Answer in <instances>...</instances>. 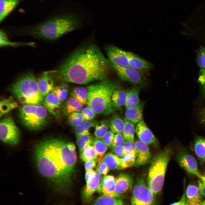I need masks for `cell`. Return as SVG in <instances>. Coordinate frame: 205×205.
Returning a JSON list of instances; mask_svg holds the SVG:
<instances>
[{"label": "cell", "instance_id": "cell-38", "mask_svg": "<svg viewBox=\"0 0 205 205\" xmlns=\"http://www.w3.org/2000/svg\"><path fill=\"white\" fill-rule=\"evenodd\" d=\"M91 144L96 151L97 157H103L108 147L103 142L102 139L96 137L94 138Z\"/></svg>", "mask_w": 205, "mask_h": 205}, {"label": "cell", "instance_id": "cell-51", "mask_svg": "<svg viewBox=\"0 0 205 205\" xmlns=\"http://www.w3.org/2000/svg\"><path fill=\"white\" fill-rule=\"evenodd\" d=\"M112 148V152L118 157L121 158L124 155L122 145Z\"/></svg>", "mask_w": 205, "mask_h": 205}, {"label": "cell", "instance_id": "cell-26", "mask_svg": "<svg viewBox=\"0 0 205 205\" xmlns=\"http://www.w3.org/2000/svg\"><path fill=\"white\" fill-rule=\"evenodd\" d=\"M82 107L83 104L72 97L68 99L64 104L63 112L65 115H69L73 113L80 111Z\"/></svg>", "mask_w": 205, "mask_h": 205}, {"label": "cell", "instance_id": "cell-8", "mask_svg": "<svg viewBox=\"0 0 205 205\" xmlns=\"http://www.w3.org/2000/svg\"><path fill=\"white\" fill-rule=\"evenodd\" d=\"M154 194L144 178H139L133 189L131 199L132 205H156Z\"/></svg>", "mask_w": 205, "mask_h": 205}, {"label": "cell", "instance_id": "cell-40", "mask_svg": "<svg viewBox=\"0 0 205 205\" xmlns=\"http://www.w3.org/2000/svg\"><path fill=\"white\" fill-rule=\"evenodd\" d=\"M122 146L124 155H130L137 157L138 151L135 142L126 140Z\"/></svg>", "mask_w": 205, "mask_h": 205}, {"label": "cell", "instance_id": "cell-19", "mask_svg": "<svg viewBox=\"0 0 205 205\" xmlns=\"http://www.w3.org/2000/svg\"><path fill=\"white\" fill-rule=\"evenodd\" d=\"M125 53L128 59L129 67L138 70L148 69L152 67V65L150 63L134 53L125 51Z\"/></svg>", "mask_w": 205, "mask_h": 205}, {"label": "cell", "instance_id": "cell-34", "mask_svg": "<svg viewBox=\"0 0 205 205\" xmlns=\"http://www.w3.org/2000/svg\"><path fill=\"white\" fill-rule=\"evenodd\" d=\"M124 125L122 134L126 140L135 142L134 135L135 132L134 124L126 118L124 119Z\"/></svg>", "mask_w": 205, "mask_h": 205}, {"label": "cell", "instance_id": "cell-25", "mask_svg": "<svg viewBox=\"0 0 205 205\" xmlns=\"http://www.w3.org/2000/svg\"><path fill=\"white\" fill-rule=\"evenodd\" d=\"M20 0H0V21L1 22L15 8Z\"/></svg>", "mask_w": 205, "mask_h": 205}, {"label": "cell", "instance_id": "cell-2", "mask_svg": "<svg viewBox=\"0 0 205 205\" xmlns=\"http://www.w3.org/2000/svg\"><path fill=\"white\" fill-rule=\"evenodd\" d=\"M110 66L99 49L91 44L75 51L53 73L61 81L85 85L106 79Z\"/></svg>", "mask_w": 205, "mask_h": 205}, {"label": "cell", "instance_id": "cell-23", "mask_svg": "<svg viewBox=\"0 0 205 205\" xmlns=\"http://www.w3.org/2000/svg\"><path fill=\"white\" fill-rule=\"evenodd\" d=\"M126 93L124 89L118 87L113 91L111 97V101L114 109H120L125 105Z\"/></svg>", "mask_w": 205, "mask_h": 205}, {"label": "cell", "instance_id": "cell-11", "mask_svg": "<svg viewBox=\"0 0 205 205\" xmlns=\"http://www.w3.org/2000/svg\"><path fill=\"white\" fill-rule=\"evenodd\" d=\"M118 76L123 80L136 84L144 83V77L138 70L130 67H123L111 65Z\"/></svg>", "mask_w": 205, "mask_h": 205}, {"label": "cell", "instance_id": "cell-56", "mask_svg": "<svg viewBox=\"0 0 205 205\" xmlns=\"http://www.w3.org/2000/svg\"><path fill=\"white\" fill-rule=\"evenodd\" d=\"M200 179L205 181V175H202Z\"/></svg>", "mask_w": 205, "mask_h": 205}, {"label": "cell", "instance_id": "cell-13", "mask_svg": "<svg viewBox=\"0 0 205 205\" xmlns=\"http://www.w3.org/2000/svg\"><path fill=\"white\" fill-rule=\"evenodd\" d=\"M115 182L113 176L104 175L101 179L97 191L101 196L119 198L115 191Z\"/></svg>", "mask_w": 205, "mask_h": 205}, {"label": "cell", "instance_id": "cell-3", "mask_svg": "<svg viewBox=\"0 0 205 205\" xmlns=\"http://www.w3.org/2000/svg\"><path fill=\"white\" fill-rule=\"evenodd\" d=\"M118 87L116 83L106 79L87 87V106L96 114L108 115L112 113L111 97L114 90Z\"/></svg>", "mask_w": 205, "mask_h": 205}, {"label": "cell", "instance_id": "cell-20", "mask_svg": "<svg viewBox=\"0 0 205 205\" xmlns=\"http://www.w3.org/2000/svg\"><path fill=\"white\" fill-rule=\"evenodd\" d=\"M101 179L100 175L96 171L92 177L86 182V185L83 191V196L85 200L86 201L89 200L93 194L97 190Z\"/></svg>", "mask_w": 205, "mask_h": 205}, {"label": "cell", "instance_id": "cell-32", "mask_svg": "<svg viewBox=\"0 0 205 205\" xmlns=\"http://www.w3.org/2000/svg\"><path fill=\"white\" fill-rule=\"evenodd\" d=\"M18 106L16 101L12 98H9L1 101L0 116L1 117Z\"/></svg>", "mask_w": 205, "mask_h": 205}, {"label": "cell", "instance_id": "cell-10", "mask_svg": "<svg viewBox=\"0 0 205 205\" xmlns=\"http://www.w3.org/2000/svg\"><path fill=\"white\" fill-rule=\"evenodd\" d=\"M177 158L180 166L186 172L195 175L199 179L202 177V175L199 170L196 159L186 151L184 150L181 151Z\"/></svg>", "mask_w": 205, "mask_h": 205}, {"label": "cell", "instance_id": "cell-30", "mask_svg": "<svg viewBox=\"0 0 205 205\" xmlns=\"http://www.w3.org/2000/svg\"><path fill=\"white\" fill-rule=\"evenodd\" d=\"M195 153L201 163L205 161V138L198 137L195 140L194 145Z\"/></svg>", "mask_w": 205, "mask_h": 205}, {"label": "cell", "instance_id": "cell-47", "mask_svg": "<svg viewBox=\"0 0 205 205\" xmlns=\"http://www.w3.org/2000/svg\"><path fill=\"white\" fill-rule=\"evenodd\" d=\"M114 136V132L111 130H109L102 138V141L108 148L111 147Z\"/></svg>", "mask_w": 205, "mask_h": 205}, {"label": "cell", "instance_id": "cell-39", "mask_svg": "<svg viewBox=\"0 0 205 205\" xmlns=\"http://www.w3.org/2000/svg\"><path fill=\"white\" fill-rule=\"evenodd\" d=\"M76 138L79 154L86 146L92 144L94 138L91 135L81 136Z\"/></svg>", "mask_w": 205, "mask_h": 205}, {"label": "cell", "instance_id": "cell-48", "mask_svg": "<svg viewBox=\"0 0 205 205\" xmlns=\"http://www.w3.org/2000/svg\"><path fill=\"white\" fill-rule=\"evenodd\" d=\"M81 113L83 116L85 121L93 120L96 114L91 108L88 106L83 108L81 110Z\"/></svg>", "mask_w": 205, "mask_h": 205}, {"label": "cell", "instance_id": "cell-57", "mask_svg": "<svg viewBox=\"0 0 205 205\" xmlns=\"http://www.w3.org/2000/svg\"><path fill=\"white\" fill-rule=\"evenodd\" d=\"M200 205H205V200L202 201L200 204Z\"/></svg>", "mask_w": 205, "mask_h": 205}, {"label": "cell", "instance_id": "cell-14", "mask_svg": "<svg viewBox=\"0 0 205 205\" xmlns=\"http://www.w3.org/2000/svg\"><path fill=\"white\" fill-rule=\"evenodd\" d=\"M52 71L43 72L37 79L38 87L41 95L46 96L54 88V78Z\"/></svg>", "mask_w": 205, "mask_h": 205}, {"label": "cell", "instance_id": "cell-21", "mask_svg": "<svg viewBox=\"0 0 205 205\" xmlns=\"http://www.w3.org/2000/svg\"><path fill=\"white\" fill-rule=\"evenodd\" d=\"M144 103L140 102L136 106L125 111V118L134 124L138 123L143 120V112Z\"/></svg>", "mask_w": 205, "mask_h": 205}, {"label": "cell", "instance_id": "cell-6", "mask_svg": "<svg viewBox=\"0 0 205 205\" xmlns=\"http://www.w3.org/2000/svg\"><path fill=\"white\" fill-rule=\"evenodd\" d=\"M173 150L166 147L155 155L151 161L147 177V184L155 195L161 191L167 168Z\"/></svg>", "mask_w": 205, "mask_h": 205}, {"label": "cell", "instance_id": "cell-54", "mask_svg": "<svg viewBox=\"0 0 205 205\" xmlns=\"http://www.w3.org/2000/svg\"><path fill=\"white\" fill-rule=\"evenodd\" d=\"M186 192H184L179 201L172 203L169 205H186Z\"/></svg>", "mask_w": 205, "mask_h": 205}, {"label": "cell", "instance_id": "cell-53", "mask_svg": "<svg viewBox=\"0 0 205 205\" xmlns=\"http://www.w3.org/2000/svg\"><path fill=\"white\" fill-rule=\"evenodd\" d=\"M198 116L200 121L205 125V105L200 110Z\"/></svg>", "mask_w": 205, "mask_h": 205}, {"label": "cell", "instance_id": "cell-24", "mask_svg": "<svg viewBox=\"0 0 205 205\" xmlns=\"http://www.w3.org/2000/svg\"><path fill=\"white\" fill-rule=\"evenodd\" d=\"M140 90L138 88L133 87L126 91V97L125 106L126 109L134 107L140 103L139 98Z\"/></svg>", "mask_w": 205, "mask_h": 205}, {"label": "cell", "instance_id": "cell-43", "mask_svg": "<svg viewBox=\"0 0 205 205\" xmlns=\"http://www.w3.org/2000/svg\"><path fill=\"white\" fill-rule=\"evenodd\" d=\"M136 158V157L130 155H125L120 158L121 169L133 166Z\"/></svg>", "mask_w": 205, "mask_h": 205}, {"label": "cell", "instance_id": "cell-36", "mask_svg": "<svg viewBox=\"0 0 205 205\" xmlns=\"http://www.w3.org/2000/svg\"><path fill=\"white\" fill-rule=\"evenodd\" d=\"M110 122L106 120H102L97 122L94 135L95 137L102 139L108 131Z\"/></svg>", "mask_w": 205, "mask_h": 205}, {"label": "cell", "instance_id": "cell-42", "mask_svg": "<svg viewBox=\"0 0 205 205\" xmlns=\"http://www.w3.org/2000/svg\"><path fill=\"white\" fill-rule=\"evenodd\" d=\"M68 90V85L63 83L54 87L52 92L55 93L62 101L65 100L67 98Z\"/></svg>", "mask_w": 205, "mask_h": 205}, {"label": "cell", "instance_id": "cell-29", "mask_svg": "<svg viewBox=\"0 0 205 205\" xmlns=\"http://www.w3.org/2000/svg\"><path fill=\"white\" fill-rule=\"evenodd\" d=\"M123 201L118 198L101 196L95 200L91 205H123Z\"/></svg>", "mask_w": 205, "mask_h": 205}, {"label": "cell", "instance_id": "cell-37", "mask_svg": "<svg viewBox=\"0 0 205 205\" xmlns=\"http://www.w3.org/2000/svg\"><path fill=\"white\" fill-rule=\"evenodd\" d=\"M80 158L84 162L97 159V155L92 145L90 144L86 146L79 154Z\"/></svg>", "mask_w": 205, "mask_h": 205}, {"label": "cell", "instance_id": "cell-46", "mask_svg": "<svg viewBox=\"0 0 205 205\" xmlns=\"http://www.w3.org/2000/svg\"><path fill=\"white\" fill-rule=\"evenodd\" d=\"M198 81L201 89V95L202 99H205V69L200 70Z\"/></svg>", "mask_w": 205, "mask_h": 205}, {"label": "cell", "instance_id": "cell-28", "mask_svg": "<svg viewBox=\"0 0 205 205\" xmlns=\"http://www.w3.org/2000/svg\"><path fill=\"white\" fill-rule=\"evenodd\" d=\"M96 123V121L93 120L85 121L75 128V132L76 137L83 135H90L89 129L91 127H94Z\"/></svg>", "mask_w": 205, "mask_h": 205}, {"label": "cell", "instance_id": "cell-44", "mask_svg": "<svg viewBox=\"0 0 205 205\" xmlns=\"http://www.w3.org/2000/svg\"><path fill=\"white\" fill-rule=\"evenodd\" d=\"M103 157H97V163L96 171L100 175H103L104 176L108 173L110 170V169L103 162Z\"/></svg>", "mask_w": 205, "mask_h": 205}, {"label": "cell", "instance_id": "cell-41", "mask_svg": "<svg viewBox=\"0 0 205 205\" xmlns=\"http://www.w3.org/2000/svg\"><path fill=\"white\" fill-rule=\"evenodd\" d=\"M67 121L70 125L75 128L83 122L85 120L81 113L76 112L68 115Z\"/></svg>", "mask_w": 205, "mask_h": 205}, {"label": "cell", "instance_id": "cell-17", "mask_svg": "<svg viewBox=\"0 0 205 205\" xmlns=\"http://www.w3.org/2000/svg\"><path fill=\"white\" fill-rule=\"evenodd\" d=\"M135 132L139 140L147 145L155 144L157 142L156 138L143 119L137 124Z\"/></svg>", "mask_w": 205, "mask_h": 205}, {"label": "cell", "instance_id": "cell-22", "mask_svg": "<svg viewBox=\"0 0 205 205\" xmlns=\"http://www.w3.org/2000/svg\"><path fill=\"white\" fill-rule=\"evenodd\" d=\"M186 192V205H200L202 201L198 187L194 185H189Z\"/></svg>", "mask_w": 205, "mask_h": 205}, {"label": "cell", "instance_id": "cell-55", "mask_svg": "<svg viewBox=\"0 0 205 205\" xmlns=\"http://www.w3.org/2000/svg\"><path fill=\"white\" fill-rule=\"evenodd\" d=\"M96 172L93 169L86 171L85 174V180L86 182H87L92 177Z\"/></svg>", "mask_w": 205, "mask_h": 205}, {"label": "cell", "instance_id": "cell-50", "mask_svg": "<svg viewBox=\"0 0 205 205\" xmlns=\"http://www.w3.org/2000/svg\"><path fill=\"white\" fill-rule=\"evenodd\" d=\"M97 162V159L90 160L86 161L85 163V171H89L96 167Z\"/></svg>", "mask_w": 205, "mask_h": 205}, {"label": "cell", "instance_id": "cell-7", "mask_svg": "<svg viewBox=\"0 0 205 205\" xmlns=\"http://www.w3.org/2000/svg\"><path fill=\"white\" fill-rule=\"evenodd\" d=\"M47 112L40 105L25 104L19 108L18 117L21 123L28 129L38 130L47 123Z\"/></svg>", "mask_w": 205, "mask_h": 205}, {"label": "cell", "instance_id": "cell-1", "mask_svg": "<svg viewBox=\"0 0 205 205\" xmlns=\"http://www.w3.org/2000/svg\"><path fill=\"white\" fill-rule=\"evenodd\" d=\"M37 170L55 187L61 189L69 182L77 160L72 142L50 138L37 143L34 150Z\"/></svg>", "mask_w": 205, "mask_h": 205}, {"label": "cell", "instance_id": "cell-31", "mask_svg": "<svg viewBox=\"0 0 205 205\" xmlns=\"http://www.w3.org/2000/svg\"><path fill=\"white\" fill-rule=\"evenodd\" d=\"M124 125V120L117 114L113 116L109 123L111 130L116 134L122 133Z\"/></svg>", "mask_w": 205, "mask_h": 205}, {"label": "cell", "instance_id": "cell-9", "mask_svg": "<svg viewBox=\"0 0 205 205\" xmlns=\"http://www.w3.org/2000/svg\"><path fill=\"white\" fill-rule=\"evenodd\" d=\"M19 130L13 118L9 116L3 117L0 122V139L3 142L15 145L20 141Z\"/></svg>", "mask_w": 205, "mask_h": 205}, {"label": "cell", "instance_id": "cell-49", "mask_svg": "<svg viewBox=\"0 0 205 205\" xmlns=\"http://www.w3.org/2000/svg\"><path fill=\"white\" fill-rule=\"evenodd\" d=\"M125 140L122 133L116 134L115 135L111 147L112 148L122 145Z\"/></svg>", "mask_w": 205, "mask_h": 205}, {"label": "cell", "instance_id": "cell-4", "mask_svg": "<svg viewBox=\"0 0 205 205\" xmlns=\"http://www.w3.org/2000/svg\"><path fill=\"white\" fill-rule=\"evenodd\" d=\"M79 21L75 16L68 15L47 21L34 26L28 30L32 36L52 40L76 29Z\"/></svg>", "mask_w": 205, "mask_h": 205}, {"label": "cell", "instance_id": "cell-18", "mask_svg": "<svg viewBox=\"0 0 205 205\" xmlns=\"http://www.w3.org/2000/svg\"><path fill=\"white\" fill-rule=\"evenodd\" d=\"M61 101L54 92L46 96L42 104L48 111L56 117L59 116Z\"/></svg>", "mask_w": 205, "mask_h": 205}, {"label": "cell", "instance_id": "cell-33", "mask_svg": "<svg viewBox=\"0 0 205 205\" xmlns=\"http://www.w3.org/2000/svg\"><path fill=\"white\" fill-rule=\"evenodd\" d=\"M72 97L76 99L83 104L87 103V90L84 87L74 88L71 93Z\"/></svg>", "mask_w": 205, "mask_h": 205}, {"label": "cell", "instance_id": "cell-35", "mask_svg": "<svg viewBox=\"0 0 205 205\" xmlns=\"http://www.w3.org/2000/svg\"><path fill=\"white\" fill-rule=\"evenodd\" d=\"M0 46H10L16 47L19 46H27L34 47L35 43L33 42H13L10 41L5 34L2 30L0 31Z\"/></svg>", "mask_w": 205, "mask_h": 205}, {"label": "cell", "instance_id": "cell-15", "mask_svg": "<svg viewBox=\"0 0 205 205\" xmlns=\"http://www.w3.org/2000/svg\"><path fill=\"white\" fill-rule=\"evenodd\" d=\"M135 143L138 151V155L133 166H140L151 161L152 156L148 145L139 140H136Z\"/></svg>", "mask_w": 205, "mask_h": 205}, {"label": "cell", "instance_id": "cell-12", "mask_svg": "<svg viewBox=\"0 0 205 205\" xmlns=\"http://www.w3.org/2000/svg\"><path fill=\"white\" fill-rule=\"evenodd\" d=\"M106 51L111 65L121 67H129L125 51L112 46L108 47Z\"/></svg>", "mask_w": 205, "mask_h": 205}, {"label": "cell", "instance_id": "cell-5", "mask_svg": "<svg viewBox=\"0 0 205 205\" xmlns=\"http://www.w3.org/2000/svg\"><path fill=\"white\" fill-rule=\"evenodd\" d=\"M10 91L21 103L40 105L44 98L39 91L37 79L31 73L19 78L11 87Z\"/></svg>", "mask_w": 205, "mask_h": 205}, {"label": "cell", "instance_id": "cell-27", "mask_svg": "<svg viewBox=\"0 0 205 205\" xmlns=\"http://www.w3.org/2000/svg\"><path fill=\"white\" fill-rule=\"evenodd\" d=\"M103 160L110 169H121L120 158L113 153H106L103 157Z\"/></svg>", "mask_w": 205, "mask_h": 205}, {"label": "cell", "instance_id": "cell-52", "mask_svg": "<svg viewBox=\"0 0 205 205\" xmlns=\"http://www.w3.org/2000/svg\"><path fill=\"white\" fill-rule=\"evenodd\" d=\"M198 183V188L200 194L205 196V181L200 179Z\"/></svg>", "mask_w": 205, "mask_h": 205}, {"label": "cell", "instance_id": "cell-16", "mask_svg": "<svg viewBox=\"0 0 205 205\" xmlns=\"http://www.w3.org/2000/svg\"><path fill=\"white\" fill-rule=\"evenodd\" d=\"M132 177L128 174L121 173L115 178V191L119 197L127 192L132 188Z\"/></svg>", "mask_w": 205, "mask_h": 205}, {"label": "cell", "instance_id": "cell-45", "mask_svg": "<svg viewBox=\"0 0 205 205\" xmlns=\"http://www.w3.org/2000/svg\"><path fill=\"white\" fill-rule=\"evenodd\" d=\"M196 62L201 69H205V47L201 46L197 55Z\"/></svg>", "mask_w": 205, "mask_h": 205}]
</instances>
